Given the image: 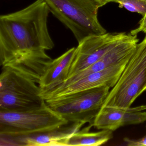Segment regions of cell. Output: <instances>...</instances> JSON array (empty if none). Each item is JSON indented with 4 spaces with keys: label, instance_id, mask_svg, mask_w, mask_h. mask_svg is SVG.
Listing matches in <instances>:
<instances>
[{
    "label": "cell",
    "instance_id": "obj_17",
    "mask_svg": "<svg viewBox=\"0 0 146 146\" xmlns=\"http://www.w3.org/2000/svg\"><path fill=\"white\" fill-rule=\"evenodd\" d=\"M95 1H96L97 3H99L100 6L102 7L106 5V4H107L108 3L113 2V0H95ZM144 1H146V0H144Z\"/></svg>",
    "mask_w": 146,
    "mask_h": 146
},
{
    "label": "cell",
    "instance_id": "obj_12",
    "mask_svg": "<svg viewBox=\"0 0 146 146\" xmlns=\"http://www.w3.org/2000/svg\"><path fill=\"white\" fill-rule=\"evenodd\" d=\"M76 51V47L72 48L52 60L41 77L38 84L42 92L49 91L58 87L68 78Z\"/></svg>",
    "mask_w": 146,
    "mask_h": 146
},
{
    "label": "cell",
    "instance_id": "obj_1",
    "mask_svg": "<svg viewBox=\"0 0 146 146\" xmlns=\"http://www.w3.org/2000/svg\"><path fill=\"white\" fill-rule=\"evenodd\" d=\"M49 8L44 0L0 17V62L39 84L52 60L46 51L54 43L48 26Z\"/></svg>",
    "mask_w": 146,
    "mask_h": 146
},
{
    "label": "cell",
    "instance_id": "obj_16",
    "mask_svg": "<svg viewBox=\"0 0 146 146\" xmlns=\"http://www.w3.org/2000/svg\"><path fill=\"white\" fill-rule=\"evenodd\" d=\"M143 32L146 34V13L139 22V26L136 29L131 31L130 34L133 35H137L138 33Z\"/></svg>",
    "mask_w": 146,
    "mask_h": 146
},
{
    "label": "cell",
    "instance_id": "obj_4",
    "mask_svg": "<svg viewBox=\"0 0 146 146\" xmlns=\"http://www.w3.org/2000/svg\"><path fill=\"white\" fill-rule=\"evenodd\" d=\"M35 81L11 67H2L0 76V111L25 112L45 102Z\"/></svg>",
    "mask_w": 146,
    "mask_h": 146
},
{
    "label": "cell",
    "instance_id": "obj_7",
    "mask_svg": "<svg viewBox=\"0 0 146 146\" xmlns=\"http://www.w3.org/2000/svg\"><path fill=\"white\" fill-rule=\"evenodd\" d=\"M128 35L106 33L88 36L78 42L68 78L96 63Z\"/></svg>",
    "mask_w": 146,
    "mask_h": 146
},
{
    "label": "cell",
    "instance_id": "obj_15",
    "mask_svg": "<svg viewBox=\"0 0 146 146\" xmlns=\"http://www.w3.org/2000/svg\"><path fill=\"white\" fill-rule=\"evenodd\" d=\"M123 141L129 146H146V135L138 139H131L125 137Z\"/></svg>",
    "mask_w": 146,
    "mask_h": 146
},
{
    "label": "cell",
    "instance_id": "obj_14",
    "mask_svg": "<svg viewBox=\"0 0 146 146\" xmlns=\"http://www.w3.org/2000/svg\"><path fill=\"white\" fill-rule=\"evenodd\" d=\"M113 2L119 5L131 12L137 13L144 16L146 13V1L144 0H113Z\"/></svg>",
    "mask_w": 146,
    "mask_h": 146
},
{
    "label": "cell",
    "instance_id": "obj_6",
    "mask_svg": "<svg viewBox=\"0 0 146 146\" xmlns=\"http://www.w3.org/2000/svg\"><path fill=\"white\" fill-rule=\"evenodd\" d=\"M101 87L45 100L53 110L71 123L93 124L109 92Z\"/></svg>",
    "mask_w": 146,
    "mask_h": 146
},
{
    "label": "cell",
    "instance_id": "obj_9",
    "mask_svg": "<svg viewBox=\"0 0 146 146\" xmlns=\"http://www.w3.org/2000/svg\"><path fill=\"white\" fill-rule=\"evenodd\" d=\"M138 41L137 35H133L130 33L126 38L108 51L96 63L67 78L62 84L56 88L65 87L88 75L129 60L135 49Z\"/></svg>",
    "mask_w": 146,
    "mask_h": 146
},
{
    "label": "cell",
    "instance_id": "obj_5",
    "mask_svg": "<svg viewBox=\"0 0 146 146\" xmlns=\"http://www.w3.org/2000/svg\"><path fill=\"white\" fill-rule=\"evenodd\" d=\"M69 122L48 106L25 112L0 111V135L21 137L44 133Z\"/></svg>",
    "mask_w": 146,
    "mask_h": 146
},
{
    "label": "cell",
    "instance_id": "obj_8",
    "mask_svg": "<svg viewBox=\"0 0 146 146\" xmlns=\"http://www.w3.org/2000/svg\"><path fill=\"white\" fill-rule=\"evenodd\" d=\"M129 60L88 75L63 88L42 92V96L45 100H47L98 87L106 86L113 88L119 79Z\"/></svg>",
    "mask_w": 146,
    "mask_h": 146
},
{
    "label": "cell",
    "instance_id": "obj_3",
    "mask_svg": "<svg viewBox=\"0 0 146 146\" xmlns=\"http://www.w3.org/2000/svg\"><path fill=\"white\" fill-rule=\"evenodd\" d=\"M146 90V34L127 62L102 107L128 110Z\"/></svg>",
    "mask_w": 146,
    "mask_h": 146
},
{
    "label": "cell",
    "instance_id": "obj_10",
    "mask_svg": "<svg viewBox=\"0 0 146 146\" xmlns=\"http://www.w3.org/2000/svg\"><path fill=\"white\" fill-rule=\"evenodd\" d=\"M146 121V111L128 110L116 108L102 107L93 122V125L98 129L113 131L121 126L137 124Z\"/></svg>",
    "mask_w": 146,
    "mask_h": 146
},
{
    "label": "cell",
    "instance_id": "obj_11",
    "mask_svg": "<svg viewBox=\"0 0 146 146\" xmlns=\"http://www.w3.org/2000/svg\"><path fill=\"white\" fill-rule=\"evenodd\" d=\"M84 125L82 123L69 122L59 128L44 133L13 137L17 146H69L72 137Z\"/></svg>",
    "mask_w": 146,
    "mask_h": 146
},
{
    "label": "cell",
    "instance_id": "obj_2",
    "mask_svg": "<svg viewBox=\"0 0 146 146\" xmlns=\"http://www.w3.org/2000/svg\"><path fill=\"white\" fill-rule=\"evenodd\" d=\"M50 12L70 30L78 42L107 33L98 19L101 7L95 0H44Z\"/></svg>",
    "mask_w": 146,
    "mask_h": 146
},
{
    "label": "cell",
    "instance_id": "obj_13",
    "mask_svg": "<svg viewBox=\"0 0 146 146\" xmlns=\"http://www.w3.org/2000/svg\"><path fill=\"white\" fill-rule=\"evenodd\" d=\"M93 124H90L76 132L71 138L69 146H99L105 144L113 137V131L102 129L98 132H90Z\"/></svg>",
    "mask_w": 146,
    "mask_h": 146
}]
</instances>
